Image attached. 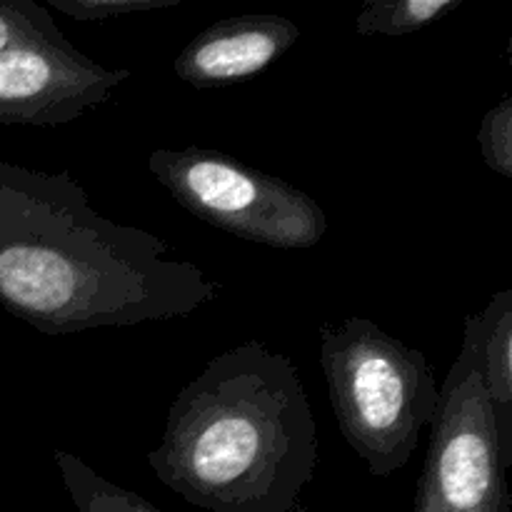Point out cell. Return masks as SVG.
<instances>
[{
	"mask_svg": "<svg viewBox=\"0 0 512 512\" xmlns=\"http://www.w3.org/2000/svg\"><path fill=\"white\" fill-rule=\"evenodd\" d=\"M298 40V23L285 15H233L200 30L175 55L173 73L190 88H225L263 73Z\"/></svg>",
	"mask_w": 512,
	"mask_h": 512,
	"instance_id": "5b68a950",
	"label": "cell"
},
{
	"mask_svg": "<svg viewBox=\"0 0 512 512\" xmlns=\"http://www.w3.org/2000/svg\"><path fill=\"white\" fill-rule=\"evenodd\" d=\"M183 0H50L55 10L80 23H105V20L130 18V15L155 13L180 5Z\"/></svg>",
	"mask_w": 512,
	"mask_h": 512,
	"instance_id": "8fae6325",
	"label": "cell"
},
{
	"mask_svg": "<svg viewBox=\"0 0 512 512\" xmlns=\"http://www.w3.org/2000/svg\"><path fill=\"white\" fill-rule=\"evenodd\" d=\"M70 40L43 5L33 0L0 3V53L20 48H65Z\"/></svg>",
	"mask_w": 512,
	"mask_h": 512,
	"instance_id": "9c48e42d",
	"label": "cell"
},
{
	"mask_svg": "<svg viewBox=\"0 0 512 512\" xmlns=\"http://www.w3.org/2000/svg\"><path fill=\"white\" fill-rule=\"evenodd\" d=\"M413 512H510L512 460L483 383V318H465L463 345L440 388Z\"/></svg>",
	"mask_w": 512,
	"mask_h": 512,
	"instance_id": "3957f363",
	"label": "cell"
},
{
	"mask_svg": "<svg viewBox=\"0 0 512 512\" xmlns=\"http://www.w3.org/2000/svg\"><path fill=\"white\" fill-rule=\"evenodd\" d=\"M485 165L503 180H512V98L505 95L483 115L478 130Z\"/></svg>",
	"mask_w": 512,
	"mask_h": 512,
	"instance_id": "30bf717a",
	"label": "cell"
},
{
	"mask_svg": "<svg viewBox=\"0 0 512 512\" xmlns=\"http://www.w3.org/2000/svg\"><path fill=\"white\" fill-rule=\"evenodd\" d=\"M148 170L175 203L235 238L308 250L328 233V215L313 195L220 150L160 148L150 153Z\"/></svg>",
	"mask_w": 512,
	"mask_h": 512,
	"instance_id": "277c9868",
	"label": "cell"
},
{
	"mask_svg": "<svg viewBox=\"0 0 512 512\" xmlns=\"http://www.w3.org/2000/svg\"><path fill=\"white\" fill-rule=\"evenodd\" d=\"M483 318V383L493 405L500 443L512 460V290H498Z\"/></svg>",
	"mask_w": 512,
	"mask_h": 512,
	"instance_id": "8992f818",
	"label": "cell"
},
{
	"mask_svg": "<svg viewBox=\"0 0 512 512\" xmlns=\"http://www.w3.org/2000/svg\"><path fill=\"white\" fill-rule=\"evenodd\" d=\"M465 0H365L355 15L353 30L360 38H400L428 28L443 15L453 13Z\"/></svg>",
	"mask_w": 512,
	"mask_h": 512,
	"instance_id": "ba28073f",
	"label": "cell"
},
{
	"mask_svg": "<svg viewBox=\"0 0 512 512\" xmlns=\"http://www.w3.org/2000/svg\"><path fill=\"white\" fill-rule=\"evenodd\" d=\"M155 478L208 512H293L318 468V425L293 358L260 340L215 355L170 403Z\"/></svg>",
	"mask_w": 512,
	"mask_h": 512,
	"instance_id": "6da1fadb",
	"label": "cell"
},
{
	"mask_svg": "<svg viewBox=\"0 0 512 512\" xmlns=\"http://www.w3.org/2000/svg\"><path fill=\"white\" fill-rule=\"evenodd\" d=\"M53 458L60 480L78 512H163L148 503L143 495L103 478L78 455L55 450Z\"/></svg>",
	"mask_w": 512,
	"mask_h": 512,
	"instance_id": "52a82bcc",
	"label": "cell"
},
{
	"mask_svg": "<svg viewBox=\"0 0 512 512\" xmlns=\"http://www.w3.org/2000/svg\"><path fill=\"white\" fill-rule=\"evenodd\" d=\"M320 365L340 433L368 473L385 480L405 468L440 398L423 350L373 320L345 318L320 328Z\"/></svg>",
	"mask_w": 512,
	"mask_h": 512,
	"instance_id": "7a4b0ae2",
	"label": "cell"
}]
</instances>
